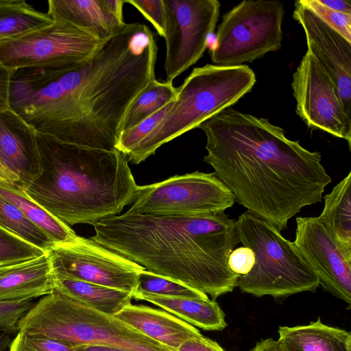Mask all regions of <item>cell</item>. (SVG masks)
<instances>
[{
	"mask_svg": "<svg viewBox=\"0 0 351 351\" xmlns=\"http://www.w3.org/2000/svg\"><path fill=\"white\" fill-rule=\"evenodd\" d=\"M157 54L155 36L148 26L125 23L75 69L13 72L10 109L38 134L66 143L116 150L125 112L156 79Z\"/></svg>",
	"mask_w": 351,
	"mask_h": 351,
	"instance_id": "obj_1",
	"label": "cell"
},
{
	"mask_svg": "<svg viewBox=\"0 0 351 351\" xmlns=\"http://www.w3.org/2000/svg\"><path fill=\"white\" fill-rule=\"evenodd\" d=\"M198 128L206 137L204 160L235 202L280 231L302 208L320 202L332 181L319 152L267 119L228 108Z\"/></svg>",
	"mask_w": 351,
	"mask_h": 351,
	"instance_id": "obj_2",
	"label": "cell"
},
{
	"mask_svg": "<svg viewBox=\"0 0 351 351\" xmlns=\"http://www.w3.org/2000/svg\"><path fill=\"white\" fill-rule=\"evenodd\" d=\"M93 227L90 239L98 244L213 300L237 285L239 275L228 261L240 242L236 221L224 212L178 216L127 210Z\"/></svg>",
	"mask_w": 351,
	"mask_h": 351,
	"instance_id": "obj_3",
	"label": "cell"
},
{
	"mask_svg": "<svg viewBox=\"0 0 351 351\" xmlns=\"http://www.w3.org/2000/svg\"><path fill=\"white\" fill-rule=\"evenodd\" d=\"M41 173L24 190L71 226L94 225L130 205L138 187L127 156L66 143L37 133Z\"/></svg>",
	"mask_w": 351,
	"mask_h": 351,
	"instance_id": "obj_4",
	"label": "cell"
},
{
	"mask_svg": "<svg viewBox=\"0 0 351 351\" xmlns=\"http://www.w3.org/2000/svg\"><path fill=\"white\" fill-rule=\"evenodd\" d=\"M256 79L245 64H207L193 69L177 88L173 104L161 122L126 156L139 164L162 145L198 127L214 115L231 108L250 93Z\"/></svg>",
	"mask_w": 351,
	"mask_h": 351,
	"instance_id": "obj_5",
	"label": "cell"
},
{
	"mask_svg": "<svg viewBox=\"0 0 351 351\" xmlns=\"http://www.w3.org/2000/svg\"><path fill=\"white\" fill-rule=\"evenodd\" d=\"M17 330L71 346L103 345L128 351H173L114 316L98 312L54 290L21 317Z\"/></svg>",
	"mask_w": 351,
	"mask_h": 351,
	"instance_id": "obj_6",
	"label": "cell"
},
{
	"mask_svg": "<svg viewBox=\"0 0 351 351\" xmlns=\"http://www.w3.org/2000/svg\"><path fill=\"white\" fill-rule=\"evenodd\" d=\"M236 230L239 242L255 254L250 271L239 277L237 287L242 293L285 298L315 292L320 285L294 243L271 223L247 210L236 221Z\"/></svg>",
	"mask_w": 351,
	"mask_h": 351,
	"instance_id": "obj_7",
	"label": "cell"
},
{
	"mask_svg": "<svg viewBox=\"0 0 351 351\" xmlns=\"http://www.w3.org/2000/svg\"><path fill=\"white\" fill-rule=\"evenodd\" d=\"M284 5L274 0H245L222 16L210 50L214 64L252 62L280 49Z\"/></svg>",
	"mask_w": 351,
	"mask_h": 351,
	"instance_id": "obj_8",
	"label": "cell"
},
{
	"mask_svg": "<svg viewBox=\"0 0 351 351\" xmlns=\"http://www.w3.org/2000/svg\"><path fill=\"white\" fill-rule=\"evenodd\" d=\"M105 42L53 20L40 29L0 41V63L12 73L29 69L66 71L88 60Z\"/></svg>",
	"mask_w": 351,
	"mask_h": 351,
	"instance_id": "obj_9",
	"label": "cell"
},
{
	"mask_svg": "<svg viewBox=\"0 0 351 351\" xmlns=\"http://www.w3.org/2000/svg\"><path fill=\"white\" fill-rule=\"evenodd\" d=\"M233 194L214 173L195 171L138 186L128 209L154 215L195 216L224 212Z\"/></svg>",
	"mask_w": 351,
	"mask_h": 351,
	"instance_id": "obj_10",
	"label": "cell"
},
{
	"mask_svg": "<svg viewBox=\"0 0 351 351\" xmlns=\"http://www.w3.org/2000/svg\"><path fill=\"white\" fill-rule=\"evenodd\" d=\"M53 276L69 278L134 293L145 268L80 236L54 243L47 252Z\"/></svg>",
	"mask_w": 351,
	"mask_h": 351,
	"instance_id": "obj_11",
	"label": "cell"
},
{
	"mask_svg": "<svg viewBox=\"0 0 351 351\" xmlns=\"http://www.w3.org/2000/svg\"><path fill=\"white\" fill-rule=\"evenodd\" d=\"M166 14V82L195 64L208 46L219 19L217 0H164Z\"/></svg>",
	"mask_w": 351,
	"mask_h": 351,
	"instance_id": "obj_12",
	"label": "cell"
},
{
	"mask_svg": "<svg viewBox=\"0 0 351 351\" xmlns=\"http://www.w3.org/2000/svg\"><path fill=\"white\" fill-rule=\"evenodd\" d=\"M291 87L295 112L306 125L346 140L350 149L351 115L333 80L308 50L293 74Z\"/></svg>",
	"mask_w": 351,
	"mask_h": 351,
	"instance_id": "obj_13",
	"label": "cell"
},
{
	"mask_svg": "<svg viewBox=\"0 0 351 351\" xmlns=\"http://www.w3.org/2000/svg\"><path fill=\"white\" fill-rule=\"evenodd\" d=\"M293 243L319 285L350 305L351 246L338 241L319 217L296 218Z\"/></svg>",
	"mask_w": 351,
	"mask_h": 351,
	"instance_id": "obj_14",
	"label": "cell"
},
{
	"mask_svg": "<svg viewBox=\"0 0 351 351\" xmlns=\"http://www.w3.org/2000/svg\"><path fill=\"white\" fill-rule=\"evenodd\" d=\"M293 17L304 29L307 50L330 75L346 112L351 115V43L299 1L295 2Z\"/></svg>",
	"mask_w": 351,
	"mask_h": 351,
	"instance_id": "obj_15",
	"label": "cell"
},
{
	"mask_svg": "<svg viewBox=\"0 0 351 351\" xmlns=\"http://www.w3.org/2000/svg\"><path fill=\"white\" fill-rule=\"evenodd\" d=\"M0 164L19 178L23 189L41 173L37 132L10 108L0 113Z\"/></svg>",
	"mask_w": 351,
	"mask_h": 351,
	"instance_id": "obj_16",
	"label": "cell"
},
{
	"mask_svg": "<svg viewBox=\"0 0 351 351\" xmlns=\"http://www.w3.org/2000/svg\"><path fill=\"white\" fill-rule=\"evenodd\" d=\"M47 13L106 41L118 34L123 20L124 0H49Z\"/></svg>",
	"mask_w": 351,
	"mask_h": 351,
	"instance_id": "obj_17",
	"label": "cell"
},
{
	"mask_svg": "<svg viewBox=\"0 0 351 351\" xmlns=\"http://www.w3.org/2000/svg\"><path fill=\"white\" fill-rule=\"evenodd\" d=\"M114 317L173 351L186 340L202 335L194 326L172 314L145 305L130 304Z\"/></svg>",
	"mask_w": 351,
	"mask_h": 351,
	"instance_id": "obj_18",
	"label": "cell"
},
{
	"mask_svg": "<svg viewBox=\"0 0 351 351\" xmlns=\"http://www.w3.org/2000/svg\"><path fill=\"white\" fill-rule=\"evenodd\" d=\"M53 291L47 254L0 271V302L32 299Z\"/></svg>",
	"mask_w": 351,
	"mask_h": 351,
	"instance_id": "obj_19",
	"label": "cell"
},
{
	"mask_svg": "<svg viewBox=\"0 0 351 351\" xmlns=\"http://www.w3.org/2000/svg\"><path fill=\"white\" fill-rule=\"evenodd\" d=\"M281 351H351V333L323 324L280 326L276 340Z\"/></svg>",
	"mask_w": 351,
	"mask_h": 351,
	"instance_id": "obj_20",
	"label": "cell"
},
{
	"mask_svg": "<svg viewBox=\"0 0 351 351\" xmlns=\"http://www.w3.org/2000/svg\"><path fill=\"white\" fill-rule=\"evenodd\" d=\"M53 290L105 315L114 316L131 304L128 291L69 278L53 276Z\"/></svg>",
	"mask_w": 351,
	"mask_h": 351,
	"instance_id": "obj_21",
	"label": "cell"
},
{
	"mask_svg": "<svg viewBox=\"0 0 351 351\" xmlns=\"http://www.w3.org/2000/svg\"><path fill=\"white\" fill-rule=\"evenodd\" d=\"M161 307L180 319L206 330H223L225 315L214 300L140 295L134 298Z\"/></svg>",
	"mask_w": 351,
	"mask_h": 351,
	"instance_id": "obj_22",
	"label": "cell"
},
{
	"mask_svg": "<svg viewBox=\"0 0 351 351\" xmlns=\"http://www.w3.org/2000/svg\"><path fill=\"white\" fill-rule=\"evenodd\" d=\"M0 195L19 208L54 243L70 242L77 238L69 225L33 201L23 189L0 185Z\"/></svg>",
	"mask_w": 351,
	"mask_h": 351,
	"instance_id": "obj_23",
	"label": "cell"
},
{
	"mask_svg": "<svg viewBox=\"0 0 351 351\" xmlns=\"http://www.w3.org/2000/svg\"><path fill=\"white\" fill-rule=\"evenodd\" d=\"M351 171L324 197L319 216L343 245L351 246Z\"/></svg>",
	"mask_w": 351,
	"mask_h": 351,
	"instance_id": "obj_24",
	"label": "cell"
},
{
	"mask_svg": "<svg viewBox=\"0 0 351 351\" xmlns=\"http://www.w3.org/2000/svg\"><path fill=\"white\" fill-rule=\"evenodd\" d=\"M53 21L47 12L36 10L25 0H0V41L40 29Z\"/></svg>",
	"mask_w": 351,
	"mask_h": 351,
	"instance_id": "obj_25",
	"label": "cell"
},
{
	"mask_svg": "<svg viewBox=\"0 0 351 351\" xmlns=\"http://www.w3.org/2000/svg\"><path fill=\"white\" fill-rule=\"evenodd\" d=\"M176 97L177 88L173 86V83L154 80L141 90L128 107L121 121L119 132L139 124L167 104L175 100Z\"/></svg>",
	"mask_w": 351,
	"mask_h": 351,
	"instance_id": "obj_26",
	"label": "cell"
},
{
	"mask_svg": "<svg viewBox=\"0 0 351 351\" xmlns=\"http://www.w3.org/2000/svg\"><path fill=\"white\" fill-rule=\"evenodd\" d=\"M0 227L45 252L54 244L19 208L1 195Z\"/></svg>",
	"mask_w": 351,
	"mask_h": 351,
	"instance_id": "obj_27",
	"label": "cell"
},
{
	"mask_svg": "<svg viewBox=\"0 0 351 351\" xmlns=\"http://www.w3.org/2000/svg\"><path fill=\"white\" fill-rule=\"evenodd\" d=\"M152 295L167 298H184L206 300V294L180 282L152 273L147 269L138 276V284L132 298L140 295Z\"/></svg>",
	"mask_w": 351,
	"mask_h": 351,
	"instance_id": "obj_28",
	"label": "cell"
},
{
	"mask_svg": "<svg viewBox=\"0 0 351 351\" xmlns=\"http://www.w3.org/2000/svg\"><path fill=\"white\" fill-rule=\"evenodd\" d=\"M175 100L169 102L136 126L121 132L117 139L116 149L127 156L161 122L171 110Z\"/></svg>",
	"mask_w": 351,
	"mask_h": 351,
	"instance_id": "obj_29",
	"label": "cell"
},
{
	"mask_svg": "<svg viewBox=\"0 0 351 351\" xmlns=\"http://www.w3.org/2000/svg\"><path fill=\"white\" fill-rule=\"evenodd\" d=\"M46 253L0 227V262L26 261Z\"/></svg>",
	"mask_w": 351,
	"mask_h": 351,
	"instance_id": "obj_30",
	"label": "cell"
},
{
	"mask_svg": "<svg viewBox=\"0 0 351 351\" xmlns=\"http://www.w3.org/2000/svg\"><path fill=\"white\" fill-rule=\"evenodd\" d=\"M299 1L351 43V14L330 10L320 4L317 0H300Z\"/></svg>",
	"mask_w": 351,
	"mask_h": 351,
	"instance_id": "obj_31",
	"label": "cell"
},
{
	"mask_svg": "<svg viewBox=\"0 0 351 351\" xmlns=\"http://www.w3.org/2000/svg\"><path fill=\"white\" fill-rule=\"evenodd\" d=\"M134 7L154 27L157 34L164 38L166 14L164 0H124Z\"/></svg>",
	"mask_w": 351,
	"mask_h": 351,
	"instance_id": "obj_32",
	"label": "cell"
},
{
	"mask_svg": "<svg viewBox=\"0 0 351 351\" xmlns=\"http://www.w3.org/2000/svg\"><path fill=\"white\" fill-rule=\"evenodd\" d=\"M34 304L32 299L0 302V330L8 334L18 332V322Z\"/></svg>",
	"mask_w": 351,
	"mask_h": 351,
	"instance_id": "obj_33",
	"label": "cell"
},
{
	"mask_svg": "<svg viewBox=\"0 0 351 351\" xmlns=\"http://www.w3.org/2000/svg\"><path fill=\"white\" fill-rule=\"evenodd\" d=\"M228 266L235 274L241 276L250 271L255 263V254L250 247L242 246L233 250L228 258Z\"/></svg>",
	"mask_w": 351,
	"mask_h": 351,
	"instance_id": "obj_34",
	"label": "cell"
},
{
	"mask_svg": "<svg viewBox=\"0 0 351 351\" xmlns=\"http://www.w3.org/2000/svg\"><path fill=\"white\" fill-rule=\"evenodd\" d=\"M16 335L25 345L35 351H77L73 346L59 341L21 332H18Z\"/></svg>",
	"mask_w": 351,
	"mask_h": 351,
	"instance_id": "obj_35",
	"label": "cell"
},
{
	"mask_svg": "<svg viewBox=\"0 0 351 351\" xmlns=\"http://www.w3.org/2000/svg\"><path fill=\"white\" fill-rule=\"evenodd\" d=\"M176 351H225L216 341L202 335L183 342Z\"/></svg>",
	"mask_w": 351,
	"mask_h": 351,
	"instance_id": "obj_36",
	"label": "cell"
},
{
	"mask_svg": "<svg viewBox=\"0 0 351 351\" xmlns=\"http://www.w3.org/2000/svg\"><path fill=\"white\" fill-rule=\"evenodd\" d=\"M12 72L0 63V113L10 107V91Z\"/></svg>",
	"mask_w": 351,
	"mask_h": 351,
	"instance_id": "obj_37",
	"label": "cell"
},
{
	"mask_svg": "<svg viewBox=\"0 0 351 351\" xmlns=\"http://www.w3.org/2000/svg\"><path fill=\"white\" fill-rule=\"evenodd\" d=\"M317 1L330 10L351 14V1L349 0H317Z\"/></svg>",
	"mask_w": 351,
	"mask_h": 351,
	"instance_id": "obj_38",
	"label": "cell"
},
{
	"mask_svg": "<svg viewBox=\"0 0 351 351\" xmlns=\"http://www.w3.org/2000/svg\"><path fill=\"white\" fill-rule=\"evenodd\" d=\"M0 185L21 188L19 178L0 164Z\"/></svg>",
	"mask_w": 351,
	"mask_h": 351,
	"instance_id": "obj_39",
	"label": "cell"
},
{
	"mask_svg": "<svg viewBox=\"0 0 351 351\" xmlns=\"http://www.w3.org/2000/svg\"><path fill=\"white\" fill-rule=\"evenodd\" d=\"M250 351H281L276 340L272 338L261 339L256 342Z\"/></svg>",
	"mask_w": 351,
	"mask_h": 351,
	"instance_id": "obj_40",
	"label": "cell"
},
{
	"mask_svg": "<svg viewBox=\"0 0 351 351\" xmlns=\"http://www.w3.org/2000/svg\"><path fill=\"white\" fill-rule=\"evenodd\" d=\"M73 347L77 351H128L116 347L103 345H80Z\"/></svg>",
	"mask_w": 351,
	"mask_h": 351,
	"instance_id": "obj_41",
	"label": "cell"
},
{
	"mask_svg": "<svg viewBox=\"0 0 351 351\" xmlns=\"http://www.w3.org/2000/svg\"><path fill=\"white\" fill-rule=\"evenodd\" d=\"M9 351H35L34 350L29 348L26 345H25L17 337L14 339V340L11 342L10 346Z\"/></svg>",
	"mask_w": 351,
	"mask_h": 351,
	"instance_id": "obj_42",
	"label": "cell"
},
{
	"mask_svg": "<svg viewBox=\"0 0 351 351\" xmlns=\"http://www.w3.org/2000/svg\"><path fill=\"white\" fill-rule=\"evenodd\" d=\"M10 335L4 332L0 335V351H4L11 343Z\"/></svg>",
	"mask_w": 351,
	"mask_h": 351,
	"instance_id": "obj_43",
	"label": "cell"
},
{
	"mask_svg": "<svg viewBox=\"0 0 351 351\" xmlns=\"http://www.w3.org/2000/svg\"><path fill=\"white\" fill-rule=\"evenodd\" d=\"M25 261H8V262H0V271L6 269L14 267Z\"/></svg>",
	"mask_w": 351,
	"mask_h": 351,
	"instance_id": "obj_44",
	"label": "cell"
}]
</instances>
